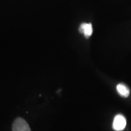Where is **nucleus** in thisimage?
Returning a JSON list of instances; mask_svg holds the SVG:
<instances>
[{"instance_id":"2","label":"nucleus","mask_w":131,"mask_h":131,"mask_svg":"<svg viewBox=\"0 0 131 131\" xmlns=\"http://www.w3.org/2000/svg\"><path fill=\"white\" fill-rule=\"evenodd\" d=\"M126 126V119L123 115L118 114L114 118L112 127L116 131H122L124 130Z\"/></svg>"},{"instance_id":"3","label":"nucleus","mask_w":131,"mask_h":131,"mask_svg":"<svg viewBox=\"0 0 131 131\" xmlns=\"http://www.w3.org/2000/svg\"><path fill=\"white\" fill-rule=\"evenodd\" d=\"M79 31L80 33L83 34L86 38L91 37L92 34L93 29L91 23H82L79 27Z\"/></svg>"},{"instance_id":"1","label":"nucleus","mask_w":131,"mask_h":131,"mask_svg":"<svg viewBox=\"0 0 131 131\" xmlns=\"http://www.w3.org/2000/svg\"><path fill=\"white\" fill-rule=\"evenodd\" d=\"M12 131H31L27 123L21 118H17L12 125Z\"/></svg>"},{"instance_id":"4","label":"nucleus","mask_w":131,"mask_h":131,"mask_svg":"<svg viewBox=\"0 0 131 131\" xmlns=\"http://www.w3.org/2000/svg\"><path fill=\"white\" fill-rule=\"evenodd\" d=\"M117 90L118 94L123 97L126 98L129 96L130 94V90L126 85L123 83H119L117 86Z\"/></svg>"}]
</instances>
